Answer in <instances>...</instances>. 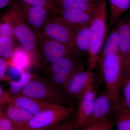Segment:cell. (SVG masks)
Returning a JSON list of instances; mask_svg holds the SVG:
<instances>
[{"instance_id":"ffe728a7","label":"cell","mask_w":130,"mask_h":130,"mask_svg":"<svg viewBox=\"0 0 130 130\" xmlns=\"http://www.w3.org/2000/svg\"><path fill=\"white\" fill-rule=\"evenodd\" d=\"M90 26L80 29L75 33V43L80 54L88 53L90 46Z\"/></svg>"},{"instance_id":"83f0119b","label":"cell","mask_w":130,"mask_h":130,"mask_svg":"<svg viewBox=\"0 0 130 130\" xmlns=\"http://www.w3.org/2000/svg\"><path fill=\"white\" fill-rule=\"evenodd\" d=\"M74 117L47 130H76Z\"/></svg>"},{"instance_id":"3957f363","label":"cell","mask_w":130,"mask_h":130,"mask_svg":"<svg viewBox=\"0 0 130 130\" xmlns=\"http://www.w3.org/2000/svg\"><path fill=\"white\" fill-rule=\"evenodd\" d=\"M107 0H100L90 25V46L89 52L88 68L93 71L98 63L100 52L107 31Z\"/></svg>"},{"instance_id":"f546056e","label":"cell","mask_w":130,"mask_h":130,"mask_svg":"<svg viewBox=\"0 0 130 130\" xmlns=\"http://www.w3.org/2000/svg\"><path fill=\"white\" fill-rule=\"evenodd\" d=\"M10 99L7 91L3 90L0 84V113L4 111L3 107L6 104L9 103Z\"/></svg>"},{"instance_id":"5bb4252c","label":"cell","mask_w":130,"mask_h":130,"mask_svg":"<svg viewBox=\"0 0 130 130\" xmlns=\"http://www.w3.org/2000/svg\"><path fill=\"white\" fill-rule=\"evenodd\" d=\"M9 103L24 109L32 116L45 109L58 105L50 104L20 94L12 98Z\"/></svg>"},{"instance_id":"d6a6232c","label":"cell","mask_w":130,"mask_h":130,"mask_svg":"<svg viewBox=\"0 0 130 130\" xmlns=\"http://www.w3.org/2000/svg\"><path fill=\"white\" fill-rule=\"evenodd\" d=\"M130 24V20H129ZM130 73V46L129 53L128 55V59L126 61V64L125 70V77L124 80V83L125 82V80L127 79L129 74Z\"/></svg>"},{"instance_id":"d590c367","label":"cell","mask_w":130,"mask_h":130,"mask_svg":"<svg viewBox=\"0 0 130 130\" xmlns=\"http://www.w3.org/2000/svg\"><path fill=\"white\" fill-rule=\"evenodd\" d=\"M81 2L87 3H93L98 5L100 0H76Z\"/></svg>"},{"instance_id":"4fadbf2b","label":"cell","mask_w":130,"mask_h":130,"mask_svg":"<svg viewBox=\"0 0 130 130\" xmlns=\"http://www.w3.org/2000/svg\"><path fill=\"white\" fill-rule=\"evenodd\" d=\"M113 110V104L107 91L98 94L90 118L84 127L110 118Z\"/></svg>"},{"instance_id":"7c38bea8","label":"cell","mask_w":130,"mask_h":130,"mask_svg":"<svg viewBox=\"0 0 130 130\" xmlns=\"http://www.w3.org/2000/svg\"><path fill=\"white\" fill-rule=\"evenodd\" d=\"M58 19L75 33L80 29L90 25L93 16L77 10L59 7Z\"/></svg>"},{"instance_id":"9a60e30c","label":"cell","mask_w":130,"mask_h":130,"mask_svg":"<svg viewBox=\"0 0 130 130\" xmlns=\"http://www.w3.org/2000/svg\"><path fill=\"white\" fill-rule=\"evenodd\" d=\"M5 112L11 122L14 130H26L32 115L24 109L8 103Z\"/></svg>"},{"instance_id":"484cf974","label":"cell","mask_w":130,"mask_h":130,"mask_svg":"<svg viewBox=\"0 0 130 130\" xmlns=\"http://www.w3.org/2000/svg\"><path fill=\"white\" fill-rule=\"evenodd\" d=\"M113 125V120L110 117L98 123L84 127L81 130H111Z\"/></svg>"},{"instance_id":"ba28073f","label":"cell","mask_w":130,"mask_h":130,"mask_svg":"<svg viewBox=\"0 0 130 130\" xmlns=\"http://www.w3.org/2000/svg\"><path fill=\"white\" fill-rule=\"evenodd\" d=\"M42 34L45 36L64 44L80 56L75 43V33L59 19L57 15H51Z\"/></svg>"},{"instance_id":"1f68e13d","label":"cell","mask_w":130,"mask_h":130,"mask_svg":"<svg viewBox=\"0 0 130 130\" xmlns=\"http://www.w3.org/2000/svg\"><path fill=\"white\" fill-rule=\"evenodd\" d=\"M123 85V94L124 97L130 95V73Z\"/></svg>"},{"instance_id":"277c9868","label":"cell","mask_w":130,"mask_h":130,"mask_svg":"<svg viewBox=\"0 0 130 130\" xmlns=\"http://www.w3.org/2000/svg\"><path fill=\"white\" fill-rule=\"evenodd\" d=\"M19 94L53 105L64 106L65 101L61 89L50 80L35 75Z\"/></svg>"},{"instance_id":"e0dca14e","label":"cell","mask_w":130,"mask_h":130,"mask_svg":"<svg viewBox=\"0 0 130 130\" xmlns=\"http://www.w3.org/2000/svg\"><path fill=\"white\" fill-rule=\"evenodd\" d=\"M115 125L117 130H130V111L123 99L119 98L118 106L114 109Z\"/></svg>"},{"instance_id":"836d02e7","label":"cell","mask_w":130,"mask_h":130,"mask_svg":"<svg viewBox=\"0 0 130 130\" xmlns=\"http://www.w3.org/2000/svg\"><path fill=\"white\" fill-rule=\"evenodd\" d=\"M13 0H0V9L9 6Z\"/></svg>"},{"instance_id":"4316f807","label":"cell","mask_w":130,"mask_h":130,"mask_svg":"<svg viewBox=\"0 0 130 130\" xmlns=\"http://www.w3.org/2000/svg\"><path fill=\"white\" fill-rule=\"evenodd\" d=\"M1 19L0 21V37L9 36L16 39L11 24L3 17Z\"/></svg>"},{"instance_id":"7a4b0ae2","label":"cell","mask_w":130,"mask_h":130,"mask_svg":"<svg viewBox=\"0 0 130 130\" xmlns=\"http://www.w3.org/2000/svg\"><path fill=\"white\" fill-rule=\"evenodd\" d=\"M98 63L114 110L118 104L120 90L124 80V69L121 56L119 52L111 57L100 58Z\"/></svg>"},{"instance_id":"cb8c5ba5","label":"cell","mask_w":130,"mask_h":130,"mask_svg":"<svg viewBox=\"0 0 130 130\" xmlns=\"http://www.w3.org/2000/svg\"><path fill=\"white\" fill-rule=\"evenodd\" d=\"M16 39L9 36L0 37V56L10 60L13 55Z\"/></svg>"},{"instance_id":"2e32d148","label":"cell","mask_w":130,"mask_h":130,"mask_svg":"<svg viewBox=\"0 0 130 130\" xmlns=\"http://www.w3.org/2000/svg\"><path fill=\"white\" fill-rule=\"evenodd\" d=\"M119 39V53L124 71L126 64L129 53L130 24L129 20H122L116 26Z\"/></svg>"},{"instance_id":"5b68a950","label":"cell","mask_w":130,"mask_h":130,"mask_svg":"<svg viewBox=\"0 0 130 130\" xmlns=\"http://www.w3.org/2000/svg\"><path fill=\"white\" fill-rule=\"evenodd\" d=\"M74 107L57 105L45 109L33 116L26 130H47L64 122L71 118Z\"/></svg>"},{"instance_id":"4dcf8cb0","label":"cell","mask_w":130,"mask_h":130,"mask_svg":"<svg viewBox=\"0 0 130 130\" xmlns=\"http://www.w3.org/2000/svg\"><path fill=\"white\" fill-rule=\"evenodd\" d=\"M9 60L0 56V81L6 78V70L9 64Z\"/></svg>"},{"instance_id":"7402d4cb","label":"cell","mask_w":130,"mask_h":130,"mask_svg":"<svg viewBox=\"0 0 130 130\" xmlns=\"http://www.w3.org/2000/svg\"><path fill=\"white\" fill-rule=\"evenodd\" d=\"M10 60L13 61L15 67L22 71L32 62L30 56L22 47L15 48L13 55Z\"/></svg>"},{"instance_id":"9c48e42d","label":"cell","mask_w":130,"mask_h":130,"mask_svg":"<svg viewBox=\"0 0 130 130\" xmlns=\"http://www.w3.org/2000/svg\"><path fill=\"white\" fill-rule=\"evenodd\" d=\"M93 71L84 69L83 66L76 70L67 81L63 90L68 97L78 100L94 85Z\"/></svg>"},{"instance_id":"e575fe53","label":"cell","mask_w":130,"mask_h":130,"mask_svg":"<svg viewBox=\"0 0 130 130\" xmlns=\"http://www.w3.org/2000/svg\"><path fill=\"white\" fill-rule=\"evenodd\" d=\"M123 100L126 106L130 111V95L124 97Z\"/></svg>"},{"instance_id":"8992f818","label":"cell","mask_w":130,"mask_h":130,"mask_svg":"<svg viewBox=\"0 0 130 130\" xmlns=\"http://www.w3.org/2000/svg\"><path fill=\"white\" fill-rule=\"evenodd\" d=\"M36 37L37 49L41 62H44L48 66L64 57L80 56L64 44L42 34Z\"/></svg>"},{"instance_id":"8fae6325","label":"cell","mask_w":130,"mask_h":130,"mask_svg":"<svg viewBox=\"0 0 130 130\" xmlns=\"http://www.w3.org/2000/svg\"><path fill=\"white\" fill-rule=\"evenodd\" d=\"M97 94V89L94 85L77 100V107L73 116L76 130L83 128L89 121Z\"/></svg>"},{"instance_id":"6da1fadb","label":"cell","mask_w":130,"mask_h":130,"mask_svg":"<svg viewBox=\"0 0 130 130\" xmlns=\"http://www.w3.org/2000/svg\"><path fill=\"white\" fill-rule=\"evenodd\" d=\"M8 6L3 18L11 24L15 38L29 54L32 62L40 67L41 61L37 49L36 35L26 22L17 1L13 0Z\"/></svg>"},{"instance_id":"ac0fdd59","label":"cell","mask_w":130,"mask_h":130,"mask_svg":"<svg viewBox=\"0 0 130 130\" xmlns=\"http://www.w3.org/2000/svg\"><path fill=\"white\" fill-rule=\"evenodd\" d=\"M59 7L84 12L94 15L97 8V4L81 2L76 0H54Z\"/></svg>"},{"instance_id":"603a6c76","label":"cell","mask_w":130,"mask_h":130,"mask_svg":"<svg viewBox=\"0 0 130 130\" xmlns=\"http://www.w3.org/2000/svg\"><path fill=\"white\" fill-rule=\"evenodd\" d=\"M34 76L30 73L24 71L22 72L19 81H11L10 88L8 90H7L11 100L12 98L21 92L26 84L32 79Z\"/></svg>"},{"instance_id":"d4e9b609","label":"cell","mask_w":130,"mask_h":130,"mask_svg":"<svg viewBox=\"0 0 130 130\" xmlns=\"http://www.w3.org/2000/svg\"><path fill=\"white\" fill-rule=\"evenodd\" d=\"M20 2L31 6L44 8L50 11L52 15L59 13V6L54 0H19Z\"/></svg>"},{"instance_id":"52a82bcc","label":"cell","mask_w":130,"mask_h":130,"mask_svg":"<svg viewBox=\"0 0 130 130\" xmlns=\"http://www.w3.org/2000/svg\"><path fill=\"white\" fill-rule=\"evenodd\" d=\"M79 58L77 56L64 57L47 66L45 70L49 77V80L58 88L63 89L74 72L83 66Z\"/></svg>"},{"instance_id":"f1b7e54d","label":"cell","mask_w":130,"mask_h":130,"mask_svg":"<svg viewBox=\"0 0 130 130\" xmlns=\"http://www.w3.org/2000/svg\"><path fill=\"white\" fill-rule=\"evenodd\" d=\"M0 130H14L11 122L5 111L0 113Z\"/></svg>"},{"instance_id":"d6986e66","label":"cell","mask_w":130,"mask_h":130,"mask_svg":"<svg viewBox=\"0 0 130 130\" xmlns=\"http://www.w3.org/2000/svg\"><path fill=\"white\" fill-rule=\"evenodd\" d=\"M110 16L108 29H110L120 16L130 9V0H109Z\"/></svg>"},{"instance_id":"44dd1931","label":"cell","mask_w":130,"mask_h":130,"mask_svg":"<svg viewBox=\"0 0 130 130\" xmlns=\"http://www.w3.org/2000/svg\"><path fill=\"white\" fill-rule=\"evenodd\" d=\"M119 52V39L117 27L111 32L105 42L100 58L114 56ZM99 58V59H100Z\"/></svg>"},{"instance_id":"30bf717a","label":"cell","mask_w":130,"mask_h":130,"mask_svg":"<svg viewBox=\"0 0 130 130\" xmlns=\"http://www.w3.org/2000/svg\"><path fill=\"white\" fill-rule=\"evenodd\" d=\"M16 1L20 7L26 22L36 37L42 34L51 16L50 11L44 8L27 5L19 0Z\"/></svg>"}]
</instances>
